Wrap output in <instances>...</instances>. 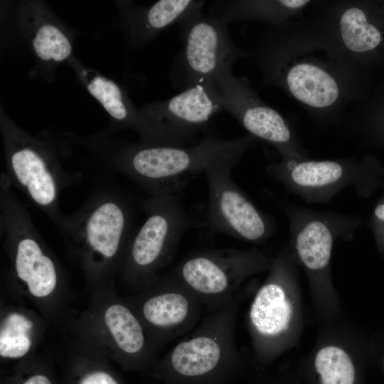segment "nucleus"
<instances>
[{
  "instance_id": "1",
  "label": "nucleus",
  "mask_w": 384,
  "mask_h": 384,
  "mask_svg": "<svg viewBox=\"0 0 384 384\" xmlns=\"http://www.w3.org/2000/svg\"><path fill=\"white\" fill-rule=\"evenodd\" d=\"M0 234L9 264L1 274V292L29 304L51 326L65 331L75 313L68 273L36 230L5 172L0 177Z\"/></svg>"
},
{
  "instance_id": "2",
  "label": "nucleus",
  "mask_w": 384,
  "mask_h": 384,
  "mask_svg": "<svg viewBox=\"0 0 384 384\" xmlns=\"http://www.w3.org/2000/svg\"><path fill=\"white\" fill-rule=\"evenodd\" d=\"M57 229L87 291L116 285L134 233L132 209L122 196L95 191L78 210L65 214Z\"/></svg>"
},
{
  "instance_id": "3",
  "label": "nucleus",
  "mask_w": 384,
  "mask_h": 384,
  "mask_svg": "<svg viewBox=\"0 0 384 384\" xmlns=\"http://www.w3.org/2000/svg\"><path fill=\"white\" fill-rule=\"evenodd\" d=\"M253 137H207L189 146L127 144L116 150L109 164L151 196L175 194L209 167L238 162L253 144Z\"/></svg>"
},
{
  "instance_id": "4",
  "label": "nucleus",
  "mask_w": 384,
  "mask_h": 384,
  "mask_svg": "<svg viewBox=\"0 0 384 384\" xmlns=\"http://www.w3.org/2000/svg\"><path fill=\"white\" fill-rule=\"evenodd\" d=\"M87 292V306L75 311L65 331L124 368L154 366L160 349L116 285Z\"/></svg>"
},
{
  "instance_id": "5",
  "label": "nucleus",
  "mask_w": 384,
  "mask_h": 384,
  "mask_svg": "<svg viewBox=\"0 0 384 384\" xmlns=\"http://www.w3.org/2000/svg\"><path fill=\"white\" fill-rule=\"evenodd\" d=\"M6 175L13 187L44 213L58 228L64 213L59 206L62 191L78 183L81 174L68 173L48 143L36 139L14 124L2 127Z\"/></svg>"
},
{
  "instance_id": "6",
  "label": "nucleus",
  "mask_w": 384,
  "mask_h": 384,
  "mask_svg": "<svg viewBox=\"0 0 384 384\" xmlns=\"http://www.w3.org/2000/svg\"><path fill=\"white\" fill-rule=\"evenodd\" d=\"M142 208L146 218L132 235L118 278L129 294L172 262L191 221L175 194L150 196Z\"/></svg>"
},
{
  "instance_id": "7",
  "label": "nucleus",
  "mask_w": 384,
  "mask_h": 384,
  "mask_svg": "<svg viewBox=\"0 0 384 384\" xmlns=\"http://www.w3.org/2000/svg\"><path fill=\"white\" fill-rule=\"evenodd\" d=\"M236 299L212 311L159 358L154 367L172 378L198 382L232 368L238 359L235 341Z\"/></svg>"
},
{
  "instance_id": "8",
  "label": "nucleus",
  "mask_w": 384,
  "mask_h": 384,
  "mask_svg": "<svg viewBox=\"0 0 384 384\" xmlns=\"http://www.w3.org/2000/svg\"><path fill=\"white\" fill-rule=\"evenodd\" d=\"M178 24L183 49L175 58L171 78L181 91L215 80L221 69L245 55L233 42L228 24L215 16L200 10Z\"/></svg>"
},
{
  "instance_id": "9",
  "label": "nucleus",
  "mask_w": 384,
  "mask_h": 384,
  "mask_svg": "<svg viewBox=\"0 0 384 384\" xmlns=\"http://www.w3.org/2000/svg\"><path fill=\"white\" fill-rule=\"evenodd\" d=\"M268 265L256 250L212 249L189 255L170 272L212 311L232 302L242 282Z\"/></svg>"
},
{
  "instance_id": "10",
  "label": "nucleus",
  "mask_w": 384,
  "mask_h": 384,
  "mask_svg": "<svg viewBox=\"0 0 384 384\" xmlns=\"http://www.w3.org/2000/svg\"><path fill=\"white\" fill-rule=\"evenodd\" d=\"M267 174L309 203H324L348 186L368 197L381 186L384 172L375 163L348 161L282 160Z\"/></svg>"
},
{
  "instance_id": "11",
  "label": "nucleus",
  "mask_w": 384,
  "mask_h": 384,
  "mask_svg": "<svg viewBox=\"0 0 384 384\" xmlns=\"http://www.w3.org/2000/svg\"><path fill=\"white\" fill-rule=\"evenodd\" d=\"M124 298L159 349L193 330L205 309L201 300L171 272L159 273Z\"/></svg>"
},
{
  "instance_id": "12",
  "label": "nucleus",
  "mask_w": 384,
  "mask_h": 384,
  "mask_svg": "<svg viewBox=\"0 0 384 384\" xmlns=\"http://www.w3.org/2000/svg\"><path fill=\"white\" fill-rule=\"evenodd\" d=\"M225 112L223 97L215 80L198 84L142 112L156 145L189 146L197 144L212 119Z\"/></svg>"
},
{
  "instance_id": "13",
  "label": "nucleus",
  "mask_w": 384,
  "mask_h": 384,
  "mask_svg": "<svg viewBox=\"0 0 384 384\" xmlns=\"http://www.w3.org/2000/svg\"><path fill=\"white\" fill-rule=\"evenodd\" d=\"M237 164L220 163L204 172L208 188V224L213 233L260 242L272 233V220L233 180L231 171Z\"/></svg>"
},
{
  "instance_id": "14",
  "label": "nucleus",
  "mask_w": 384,
  "mask_h": 384,
  "mask_svg": "<svg viewBox=\"0 0 384 384\" xmlns=\"http://www.w3.org/2000/svg\"><path fill=\"white\" fill-rule=\"evenodd\" d=\"M225 112L232 114L250 134L277 146L283 160L304 159L294 151L293 137L282 116L262 102L241 79L233 73V65L215 75Z\"/></svg>"
},
{
  "instance_id": "15",
  "label": "nucleus",
  "mask_w": 384,
  "mask_h": 384,
  "mask_svg": "<svg viewBox=\"0 0 384 384\" xmlns=\"http://www.w3.org/2000/svg\"><path fill=\"white\" fill-rule=\"evenodd\" d=\"M262 65L267 75L285 87L301 102L315 108L332 105L338 98V82L326 69L306 60L294 62L263 47Z\"/></svg>"
},
{
  "instance_id": "16",
  "label": "nucleus",
  "mask_w": 384,
  "mask_h": 384,
  "mask_svg": "<svg viewBox=\"0 0 384 384\" xmlns=\"http://www.w3.org/2000/svg\"><path fill=\"white\" fill-rule=\"evenodd\" d=\"M9 298L1 299L0 359L16 363L36 353L50 325L34 309Z\"/></svg>"
},
{
  "instance_id": "17",
  "label": "nucleus",
  "mask_w": 384,
  "mask_h": 384,
  "mask_svg": "<svg viewBox=\"0 0 384 384\" xmlns=\"http://www.w3.org/2000/svg\"><path fill=\"white\" fill-rule=\"evenodd\" d=\"M284 266L277 260L271 276L257 292L249 310L250 327L259 343H273L289 329L292 305L284 286Z\"/></svg>"
},
{
  "instance_id": "18",
  "label": "nucleus",
  "mask_w": 384,
  "mask_h": 384,
  "mask_svg": "<svg viewBox=\"0 0 384 384\" xmlns=\"http://www.w3.org/2000/svg\"><path fill=\"white\" fill-rule=\"evenodd\" d=\"M61 353L63 384H123L111 361L78 339L68 336Z\"/></svg>"
},
{
  "instance_id": "19",
  "label": "nucleus",
  "mask_w": 384,
  "mask_h": 384,
  "mask_svg": "<svg viewBox=\"0 0 384 384\" xmlns=\"http://www.w3.org/2000/svg\"><path fill=\"white\" fill-rule=\"evenodd\" d=\"M204 4L201 0H160L150 7L137 9L129 18L132 38L136 43L150 40L193 12L202 10Z\"/></svg>"
},
{
  "instance_id": "20",
  "label": "nucleus",
  "mask_w": 384,
  "mask_h": 384,
  "mask_svg": "<svg viewBox=\"0 0 384 384\" xmlns=\"http://www.w3.org/2000/svg\"><path fill=\"white\" fill-rule=\"evenodd\" d=\"M339 30L344 46L353 53H370L380 48L384 41L381 28L366 11L356 6L343 11Z\"/></svg>"
},
{
  "instance_id": "21",
  "label": "nucleus",
  "mask_w": 384,
  "mask_h": 384,
  "mask_svg": "<svg viewBox=\"0 0 384 384\" xmlns=\"http://www.w3.org/2000/svg\"><path fill=\"white\" fill-rule=\"evenodd\" d=\"M321 384H354L356 372L353 363L343 349L326 346L320 349L314 360Z\"/></svg>"
},
{
  "instance_id": "22",
  "label": "nucleus",
  "mask_w": 384,
  "mask_h": 384,
  "mask_svg": "<svg viewBox=\"0 0 384 384\" xmlns=\"http://www.w3.org/2000/svg\"><path fill=\"white\" fill-rule=\"evenodd\" d=\"M32 31L33 49L41 60L61 62L70 55L72 45L70 40L54 23L40 20Z\"/></svg>"
},
{
  "instance_id": "23",
  "label": "nucleus",
  "mask_w": 384,
  "mask_h": 384,
  "mask_svg": "<svg viewBox=\"0 0 384 384\" xmlns=\"http://www.w3.org/2000/svg\"><path fill=\"white\" fill-rule=\"evenodd\" d=\"M3 384H57L52 363L46 356L35 353L18 363Z\"/></svg>"
},
{
  "instance_id": "24",
  "label": "nucleus",
  "mask_w": 384,
  "mask_h": 384,
  "mask_svg": "<svg viewBox=\"0 0 384 384\" xmlns=\"http://www.w3.org/2000/svg\"><path fill=\"white\" fill-rule=\"evenodd\" d=\"M383 193L375 206L368 220V225L381 254H384V179L381 184Z\"/></svg>"
},
{
  "instance_id": "25",
  "label": "nucleus",
  "mask_w": 384,
  "mask_h": 384,
  "mask_svg": "<svg viewBox=\"0 0 384 384\" xmlns=\"http://www.w3.org/2000/svg\"><path fill=\"white\" fill-rule=\"evenodd\" d=\"M282 1L287 10L300 9L309 3V1L306 0H282Z\"/></svg>"
}]
</instances>
